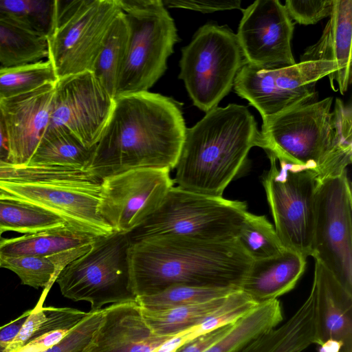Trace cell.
<instances>
[{
  "label": "cell",
  "instance_id": "obj_16",
  "mask_svg": "<svg viewBox=\"0 0 352 352\" xmlns=\"http://www.w3.org/2000/svg\"><path fill=\"white\" fill-rule=\"evenodd\" d=\"M242 11L236 36L245 63L266 70L296 63L291 46L294 24L279 1L257 0Z\"/></svg>",
  "mask_w": 352,
  "mask_h": 352
},
{
  "label": "cell",
  "instance_id": "obj_33",
  "mask_svg": "<svg viewBox=\"0 0 352 352\" xmlns=\"http://www.w3.org/2000/svg\"><path fill=\"white\" fill-rule=\"evenodd\" d=\"M236 239L253 261L277 256L285 249L265 216L245 214Z\"/></svg>",
  "mask_w": 352,
  "mask_h": 352
},
{
  "label": "cell",
  "instance_id": "obj_2",
  "mask_svg": "<svg viewBox=\"0 0 352 352\" xmlns=\"http://www.w3.org/2000/svg\"><path fill=\"white\" fill-rule=\"evenodd\" d=\"M253 260L236 239L157 236L133 242L131 286L137 298L174 285L240 289Z\"/></svg>",
  "mask_w": 352,
  "mask_h": 352
},
{
  "label": "cell",
  "instance_id": "obj_35",
  "mask_svg": "<svg viewBox=\"0 0 352 352\" xmlns=\"http://www.w3.org/2000/svg\"><path fill=\"white\" fill-rule=\"evenodd\" d=\"M234 291L236 290L188 285H174L156 294L138 296L137 298V302L142 309L159 311L211 300L226 296Z\"/></svg>",
  "mask_w": 352,
  "mask_h": 352
},
{
  "label": "cell",
  "instance_id": "obj_34",
  "mask_svg": "<svg viewBox=\"0 0 352 352\" xmlns=\"http://www.w3.org/2000/svg\"><path fill=\"white\" fill-rule=\"evenodd\" d=\"M47 320L17 352H44L62 340L87 315L71 307H46Z\"/></svg>",
  "mask_w": 352,
  "mask_h": 352
},
{
  "label": "cell",
  "instance_id": "obj_31",
  "mask_svg": "<svg viewBox=\"0 0 352 352\" xmlns=\"http://www.w3.org/2000/svg\"><path fill=\"white\" fill-rule=\"evenodd\" d=\"M46 38L0 21V63L3 67L47 58Z\"/></svg>",
  "mask_w": 352,
  "mask_h": 352
},
{
  "label": "cell",
  "instance_id": "obj_21",
  "mask_svg": "<svg viewBox=\"0 0 352 352\" xmlns=\"http://www.w3.org/2000/svg\"><path fill=\"white\" fill-rule=\"evenodd\" d=\"M306 258L290 250L253 261L240 290L257 303L277 299L292 290L303 274Z\"/></svg>",
  "mask_w": 352,
  "mask_h": 352
},
{
  "label": "cell",
  "instance_id": "obj_4",
  "mask_svg": "<svg viewBox=\"0 0 352 352\" xmlns=\"http://www.w3.org/2000/svg\"><path fill=\"white\" fill-rule=\"evenodd\" d=\"M332 97L298 105L263 120L261 146L279 160L305 167L318 179L346 171L352 156V109Z\"/></svg>",
  "mask_w": 352,
  "mask_h": 352
},
{
  "label": "cell",
  "instance_id": "obj_19",
  "mask_svg": "<svg viewBox=\"0 0 352 352\" xmlns=\"http://www.w3.org/2000/svg\"><path fill=\"white\" fill-rule=\"evenodd\" d=\"M87 352H153L173 336L153 332L137 302L110 305Z\"/></svg>",
  "mask_w": 352,
  "mask_h": 352
},
{
  "label": "cell",
  "instance_id": "obj_41",
  "mask_svg": "<svg viewBox=\"0 0 352 352\" xmlns=\"http://www.w3.org/2000/svg\"><path fill=\"white\" fill-rule=\"evenodd\" d=\"M31 309L24 311L16 318L0 327V352H4L19 333Z\"/></svg>",
  "mask_w": 352,
  "mask_h": 352
},
{
  "label": "cell",
  "instance_id": "obj_10",
  "mask_svg": "<svg viewBox=\"0 0 352 352\" xmlns=\"http://www.w3.org/2000/svg\"><path fill=\"white\" fill-rule=\"evenodd\" d=\"M267 153L270 167L262 183L275 230L285 249L307 258L311 256L317 174Z\"/></svg>",
  "mask_w": 352,
  "mask_h": 352
},
{
  "label": "cell",
  "instance_id": "obj_6",
  "mask_svg": "<svg viewBox=\"0 0 352 352\" xmlns=\"http://www.w3.org/2000/svg\"><path fill=\"white\" fill-rule=\"evenodd\" d=\"M129 28L127 50L114 98L147 91L164 74L178 41L162 0H118Z\"/></svg>",
  "mask_w": 352,
  "mask_h": 352
},
{
  "label": "cell",
  "instance_id": "obj_29",
  "mask_svg": "<svg viewBox=\"0 0 352 352\" xmlns=\"http://www.w3.org/2000/svg\"><path fill=\"white\" fill-rule=\"evenodd\" d=\"M227 296L159 311L140 309L145 321L154 333L161 336H173L199 323L217 309Z\"/></svg>",
  "mask_w": 352,
  "mask_h": 352
},
{
  "label": "cell",
  "instance_id": "obj_43",
  "mask_svg": "<svg viewBox=\"0 0 352 352\" xmlns=\"http://www.w3.org/2000/svg\"><path fill=\"white\" fill-rule=\"evenodd\" d=\"M1 238H2V237H1V236H0V239H1Z\"/></svg>",
  "mask_w": 352,
  "mask_h": 352
},
{
  "label": "cell",
  "instance_id": "obj_27",
  "mask_svg": "<svg viewBox=\"0 0 352 352\" xmlns=\"http://www.w3.org/2000/svg\"><path fill=\"white\" fill-rule=\"evenodd\" d=\"M128 38V24L124 12L121 11L110 26L91 71L113 98L126 54Z\"/></svg>",
  "mask_w": 352,
  "mask_h": 352
},
{
  "label": "cell",
  "instance_id": "obj_11",
  "mask_svg": "<svg viewBox=\"0 0 352 352\" xmlns=\"http://www.w3.org/2000/svg\"><path fill=\"white\" fill-rule=\"evenodd\" d=\"M352 199L346 171L318 180L311 256L352 292Z\"/></svg>",
  "mask_w": 352,
  "mask_h": 352
},
{
  "label": "cell",
  "instance_id": "obj_7",
  "mask_svg": "<svg viewBox=\"0 0 352 352\" xmlns=\"http://www.w3.org/2000/svg\"><path fill=\"white\" fill-rule=\"evenodd\" d=\"M121 11L118 0H55L46 42L47 60L58 80L92 71L110 26Z\"/></svg>",
  "mask_w": 352,
  "mask_h": 352
},
{
  "label": "cell",
  "instance_id": "obj_30",
  "mask_svg": "<svg viewBox=\"0 0 352 352\" xmlns=\"http://www.w3.org/2000/svg\"><path fill=\"white\" fill-rule=\"evenodd\" d=\"M54 8L55 0H0V21L46 38Z\"/></svg>",
  "mask_w": 352,
  "mask_h": 352
},
{
  "label": "cell",
  "instance_id": "obj_25",
  "mask_svg": "<svg viewBox=\"0 0 352 352\" xmlns=\"http://www.w3.org/2000/svg\"><path fill=\"white\" fill-rule=\"evenodd\" d=\"M283 319L282 305L278 299L259 303L204 352H236L253 338L278 326Z\"/></svg>",
  "mask_w": 352,
  "mask_h": 352
},
{
  "label": "cell",
  "instance_id": "obj_28",
  "mask_svg": "<svg viewBox=\"0 0 352 352\" xmlns=\"http://www.w3.org/2000/svg\"><path fill=\"white\" fill-rule=\"evenodd\" d=\"M65 225L47 210L0 195V236L7 231L32 234Z\"/></svg>",
  "mask_w": 352,
  "mask_h": 352
},
{
  "label": "cell",
  "instance_id": "obj_39",
  "mask_svg": "<svg viewBox=\"0 0 352 352\" xmlns=\"http://www.w3.org/2000/svg\"><path fill=\"white\" fill-rule=\"evenodd\" d=\"M164 6L182 8L204 13L215 11L240 9V0H162Z\"/></svg>",
  "mask_w": 352,
  "mask_h": 352
},
{
  "label": "cell",
  "instance_id": "obj_24",
  "mask_svg": "<svg viewBox=\"0 0 352 352\" xmlns=\"http://www.w3.org/2000/svg\"><path fill=\"white\" fill-rule=\"evenodd\" d=\"M91 244L46 256L0 255V267L14 272L23 285L36 289L43 288L42 294L47 295L61 270L89 250Z\"/></svg>",
  "mask_w": 352,
  "mask_h": 352
},
{
  "label": "cell",
  "instance_id": "obj_14",
  "mask_svg": "<svg viewBox=\"0 0 352 352\" xmlns=\"http://www.w3.org/2000/svg\"><path fill=\"white\" fill-rule=\"evenodd\" d=\"M168 168H137L102 179L98 212L113 232L129 233L160 207L174 182Z\"/></svg>",
  "mask_w": 352,
  "mask_h": 352
},
{
  "label": "cell",
  "instance_id": "obj_18",
  "mask_svg": "<svg viewBox=\"0 0 352 352\" xmlns=\"http://www.w3.org/2000/svg\"><path fill=\"white\" fill-rule=\"evenodd\" d=\"M311 292L314 298V344L334 341L352 352V292L318 261Z\"/></svg>",
  "mask_w": 352,
  "mask_h": 352
},
{
  "label": "cell",
  "instance_id": "obj_42",
  "mask_svg": "<svg viewBox=\"0 0 352 352\" xmlns=\"http://www.w3.org/2000/svg\"><path fill=\"white\" fill-rule=\"evenodd\" d=\"M8 155L7 129L0 99V164L8 163Z\"/></svg>",
  "mask_w": 352,
  "mask_h": 352
},
{
  "label": "cell",
  "instance_id": "obj_3",
  "mask_svg": "<svg viewBox=\"0 0 352 352\" xmlns=\"http://www.w3.org/2000/svg\"><path fill=\"white\" fill-rule=\"evenodd\" d=\"M261 146V133L247 107L217 106L186 128L173 182L187 190L222 197L250 149Z\"/></svg>",
  "mask_w": 352,
  "mask_h": 352
},
{
  "label": "cell",
  "instance_id": "obj_1",
  "mask_svg": "<svg viewBox=\"0 0 352 352\" xmlns=\"http://www.w3.org/2000/svg\"><path fill=\"white\" fill-rule=\"evenodd\" d=\"M185 122L170 98L142 91L114 98L109 119L87 170L102 179L137 168H175Z\"/></svg>",
  "mask_w": 352,
  "mask_h": 352
},
{
  "label": "cell",
  "instance_id": "obj_40",
  "mask_svg": "<svg viewBox=\"0 0 352 352\" xmlns=\"http://www.w3.org/2000/svg\"><path fill=\"white\" fill-rule=\"evenodd\" d=\"M232 324L222 327L188 341L174 352H204L221 338L230 329Z\"/></svg>",
  "mask_w": 352,
  "mask_h": 352
},
{
  "label": "cell",
  "instance_id": "obj_12",
  "mask_svg": "<svg viewBox=\"0 0 352 352\" xmlns=\"http://www.w3.org/2000/svg\"><path fill=\"white\" fill-rule=\"evenodd\" d=\"M336 72V64L329 61L300 62L270 70L244 63L233 87L264 120L288 109L316 102V82Z\"/></svg>",
  "mask_w": 352,
  "mask_h": 352
},
{
  "label": "cell",
  "instance_id": "obj_23",
  "mask_svg": "<svg viewBox=\"0 0 352 352\" xmlns=\"http://www.w3.org/2000/svg\"><path fill=\"white\" fill-rule=\"evenodd\" d=\"M97 238L65 225L18 237L1 238L0 255L51 256L91 244Z\"/></svg>",
  "mask_w": 352,
  "mask_h": 352
},
{
  "label": "cell",
  "instance_id": "obj_32",
  "mask_svg": "<svg viewBox=\"0 0 352 352\" xmlns=\"http://www.w3.org/2000/svg\"><path fill=\"white\" fill-rule=\"evenodd\" d=\"M58 80L50 63L39 60L0 67V99H8L34 91Z\"/></svg>",
  "mask_w": 352,
  "mask_h": 352
},
{
  "label": "cell",
  "instance_id": "obj_15",
  "mask_svg": "<svg viewBox=\"0 0 352 352\" xmlns=\"http://www.w3.org/2000/svg\"><path fill=\"white\" fill-rule=\"evenodd\" d=\"M114 104L94 74L85 72L57 80L48 128L61 126L91 148L99 141Z\"/></svg>",
  "mask_w": 352,
  "mask_h": 352
},
{
  "label": "cell",
  "instance_id": "obj_36",
  "mask_svg": "<svg viewBox=\"0 0 352 352\" xmlns=\"http://www.w3.org/2000/svg\"><path fill=\"white\" fill-rule=\"evenodd\" d=\"M104 314V308L88 311L62 340L44 352H87L96 340Z\"/></svg>",
  "mask_w": 352,
  "mask_h": 352
},
{
  "label": "cell",
  "instance_id": "obj_17",
  "mask_svg": "<svg viewBox=\"0 0 352 352\" xmlns=\"http://www.w3.org/2000/svg\"><path fill=\"white\" fill-rule=\"evenodd\" d=\"M56 83L11 98L1 99L8 140V163L27 166L48 128Z\"/></svg>",
  "mask_w": 352,
  "mask_h": 352
},
{
  "label": "cell",
  "instance_id": "obj_5",
  "mask_svg": "<svg viewBox=\"0 0 352 352\" xmlns=\"http://www.w3.org/2000/svg\"><path fill=\"white\" fill-rule=\"evenodd\" d=\"M247 212L245 202L173 186L157 210L129 234L131 243L157 236L229 241L236 239Z\"/></svg>",
  "mask_w": 352,
  "mask_h": 352
},
{
  "label": "cell",
  "instance_id": "obj_37",
  "mask_svg": "<svg viewBox=\"0 0 352 352\" xmlns=\"http://www.w3.org/2000/svg\"><path fill=\"white\" fill-rule=\"evenodd\" d=\"M333 0L294 1L287 0L284 6L291 19L302 25L315 24L329 16Z\"/></svg>",
  "mask_w": 352,
  "mask_h": 352
},
{
  "label": "cell",
  "instance_id": "obj_20",
  "mask_svg": "<svg viewBox=\"0 0 352 352\" xmlns=\"http://www.w3.org/2000/svg\"><path fill=\"white\" fill-rule=\"evenodd\" d=\"M352 1L333 0L329 19L320 39L308 47L300 62L329 61L336 72L327 77L335 91L336 82L342 94L347 91L351 78Z\"/></svg>",
  "mask_w": 352,
  "mask_h": 352
},
{
  "label": "cell",
  "instance_id": "obj_13",
  "mask_svg": "<svg viewBox=\"0 0 352 352\" xmlns=\"http://www.w3.org/2000/svg\"><path fill=\"white\" fill-rule=\"evenodd\" d=\"M101 182L89 172L62 183L0 181V195L47 210L73 228L99 237L114 232L98 212Z\"/></svg>",
  "mask_w": 352,
  "mask_h": 352
},
{
  "label": "cell",
  "instance_id": "obj_8",
  "mask_svg": "<svg viewBox=\"0 0 352 352\" xmlns=\"http://www.w3.org/2000/svg\"><path fill=\"white\" fill-rule=\"evenodd\" d=\"M129 233L98 237L85 253L67 265L56 282L62 295L90 304L91 311L107 305L137 302L130 280Z\"/></svg>",
  "mask_w": 352,
  "mask_h": 352
},
{
  "label": "cell",
  "instance_id": "obj_22",
  "mask_svg": "<svg viewBox=\"0 0 352 352\" xmlns=\"http://www.w3.org/2000/svg\"><path fill=\"white\" fill-rule=\"evenodd\" d=\"M314 298L312 292L280 325L253 338L236 352H302L314 344Z\"/></svg>",
  "mask_w": 352,
  "mask_h": 352
},
{
  "label": "cell",
  "instance_id": "obj_9",
  "mask_svg": "<svg viewBox=\"0 0 352 352\" xmlns=\"http://www.w3.org/2000/svg\"><path fill=\"white\" fill-rule=\"evenodd\" d=\"M244 63L236 34L227 26L208 23L182 49L179 78L194 105L207 113L228 94Z\"/></svg>",
  "mask_w": 352,
  "mask_h": 352
},
{
  "label": "cell",
  "instance_id": "obj_26",
  "mask_svg": "<svg viewBox=\"0 0 352 352\" xmlns=\"http://www.w3.org/2000/svg\"><path fill=\"white\" fill-rule=\"evenodd\" d=\"M96 145L85 146L63 127L47 128L28 165H56L87 170Z\"/></svg>",
  "mask_w": 352,
  "mask_h": 352
},
{
  "label": "cell",
  "instance_id": "obj_38",
  "mask_svg": "<svg viewBox=\"0 0 352 352\" xmlns=\"http://www.w3.org/2000/svg\"><path fill=\"white\" fill-rule=\"evenodd\" d=\"M46 296L45 294H41L35 307L31 309L19 333L4 352H17L32 338L47 320V314L44 305Z\"/></svg>",
  "mask_w": 352,
  "mask_h": 352
}]
</instances>
